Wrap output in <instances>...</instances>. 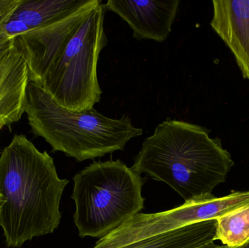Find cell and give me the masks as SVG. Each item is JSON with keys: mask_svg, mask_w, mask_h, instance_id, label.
<instances>
[{"mask_svg": "<svg viewBox=\"0 0 249 248\" xmlns=\"http://www.w3.org/2000/svg\"><path fill=\"white\" fill-rule=\"evenodd\" d=\"M30 70L17 38L0 42V128H10L25 112Z\"/></svg>", "mask_w": 249, "mask_h": 248, "instance_id": "obj_6", "label": "cell"}, {"mask_svg": "<svg viewBox=\"0 0 249 248\" xmlns=\"http://www.w3.org/2000/svg\"><path fill=\"white\" fill-rule=\"evenodd\" d=\"M133 160L134 171L164 182L185 202L212 197L234 165L206 128L170 118L145 139Z\"/></svg>", "mask_w": 249, "mask_h": 248, "instance_id": "obj_2", "label": "cell"}, {"mask_svg": "<svg viewBox=\"0 0 249 248\" xmlns=\"http://www.w3.org/2000/svg\"><path fill=\"white\" fill-rule=\"evenodd\" d=\"M231 248H249V240H248V241L246 242V243H244V244L241 245V246H237V247Z\"/></svg>", "mask_w": 249, "mask_h": 248, "instance_id": "obj_14", "label": "cell"}, {"mask_svg": "<svg viewBox=\"0 0 249 248\" xmlns=\"http://www.w3.org/2000/svg\"><path fill=\"white\" fill-rule=\"evenodd\" d=\"M1 129H2V128H0V131H1Z\"/></svg>", "mask_w": 249, "mask_h": 248, "instance_id": "obj_16", "label": "cell"}, {"mask_svg": "<svg viewBox=\"0 0 249 248\" xmlns=\"http://www.w3.org/2000/svg\"><path fill=\"white\" fill-rule=\"evenodd\" d=\"M106 11L105 4L97 0L86 17L60 38L44 63L39 85L64 109L91 110L101 100L97 64L108 43L104 27Z\"/></svg>", "mask_w": 249, "mask_h": 248, "instance_id": "obj_4", "label": "cell"}, {"mask_svg": "<svg viewBox=\"0 0 249 248\" xmlns=\"http://www.w3.org/2000/svg\"><path fill=\"white\" fill-rule=\"evenodd\" d=\"M79 236L104 238L144 208L141 174L121 160L93 162L73 178Z\"/></svg>", "mask_w": 249, "mask_h": 248, "instance_id": "obj_5", "label": "cell"}, {"mask_svg": "<svg viewBox=\"0 0 249 248\" xmlns=\"http://www.w3.org/2000/svg\"><path fill=\"white\" fill-rule=\"evenodd\" d=\"M25 113L32 132L43 138L53 151H61L79 163L124 151L130 140L143 133L126 115L115 119L95 109H64L33 81L28 85Z\"/></svg>", "mask_w": 249, "mask_h": 248, "instance_id": "obj_3", "label": "cell"}, {"mask_svg": "<svg viewBox=\"0 0 249 248\" xmlns=\"http://www.w3.org/2000/svg\"><path fill=\"white\" fill-rule=\"evenodd\" d=\"M89 0H18L0 20V42L55 23L77 11Z\"/></svg>", "mask_w": 249, "mask_h": 248, "instance_id": "obj_8", "label": "cell"}, {"mask_svg": "<svg viewBox=\"0 0 249 248\" xmlns=\"http://www.w3.org/2000/svg\"><path fill=\"white\" fill-rule=\"evenodd\" d=\"M216 219L196 223L129 248H197L216 241Z\"/></svg>", "mask_w": 249, "mask_h": 248, "instance_id": "obj_10", "label": "cell"}, {"mask_svg": "<svg viewBox=\"0 0 249 248\" xmlns=\"http://www.w3.org/2000/svg\"><path fill=\"white\" fill-rule=\"evenodd\" d=\"M211 26L235 56L249 80V0H213Z\"/></svg>", "mask_w": 249, "mask_h": 248, "instance_id": "obj_9", "label": "cell"}, {"mask_svg": "<svg viewBox=\"0 0 249 248\" xmlns=\"http://www.w3.org/2000/svg\"><path fill=\"white\" fill-rule=\"evenodd\" d=\"M1 204H2V198H1V195H0V207H1Z\"/></svg>", "mask_w": 249, "mask_h": 248, "instance_id": "obj_15", "label": "cell"}, {"mask_svg": "<svg viewBox=\"0 0 249 248\" xmlns=\"http://www.w3.org/2000/svg\"><path fill=\"white\" fill-rule=\"evenodd\" d=\"M18 2V0H0V20Z\"/></svg>", "mask_w": 249, "mask_h": 248, "instance_id": "obj_12", "label": "cell"}, {"mask_svg": "<svg viewBox=\"0 0 249 248\" xmlns=\"http://www.w3.org/2000/svg\"><path fill=\"white\" fill-rule=\"evenodd\" d=\"M216 240L224 246L235 248L249 240V205L216 219Z\"/></svg>", "mask_w": 249, "mask_h": 248, "instance_id": "obj_11", "label": "cell"}, {"mask_svg": "<svg viewBox=\"0 0 249 248\" xmlns=\"http://www.w3.org/2000/svg\"><path fill=\"white\" fill-rule=\"evenodd\" d=\"M69 182L58 177L46 151H39L26 135L13 136L0 155V227L8 247H21L58 228Z\"/></svg>", "mask_w": 249, "mask_h": 248, "instance_id": "obj_1", "label": "cell"}, {"mask_svg": "<svg viewBox=\"0 0 249 248\" xmlns=\"http://www.w3.org/2000/svg\"><path fill=\"white\" fill-rule=\"evenodd\" d=\"M197 248H231L227 246H219V245L215 244L214 242H212V243H208V244L204 245V246H200V247Z\"/></svg>", "mask_w": 249, "mask_h": 248, "instance_id": "obj_13", "label": "cell"}, {"mask_svg": "<svg viewBox=\"0 0 249 248\" xmlns=\"http://www.w3.org/2000/svg\"><path fill=\"white\" fill-rule=\"evenodd\" d=\"M179 3V0H109L105 7L129 25L133 29V37L138 40L151 39L162 42L171 33Z\"/></svg>", "mask_w": 249, "mask_h": 248, "instance_id": "obj_7", "label": "cell"}]
</instances>
